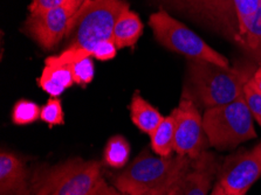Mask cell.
I'll return each mask as SVG.
<instances>
[{"label":"cell","mask_w":261,"mask_h":195,"mask_svg":"<svg viewBox=\"0 0 261 195\" xmlns=\"http://www.w3.org/2000/svg\"><path fill=\"white\" fill-rule=\"evenodd\" d=\"M256 70L253 63L221 67L207 61L189 60L181 97L198 107L210 109L236 101L244 95V87Z\"/></svg>","instance_id":"1"},{"label":"cell","mask_w":261,"mask_h":195,"mask_svg":"<svg viewBox=\"0 0 261 195\" xmlns=\"http://www.w3.org/2000/svg\"><path fill=\"white\" fill-rule=\"evenodd\" d=\"M185 156L155 157L143 151L114 178V187L126 195H168L173 184L191 166Z\"/></svg>","instance_id":"2"},{"label":"cell","mask_w":261,"mask_h":195,"mask_svg":"<svg viewBox=\"0 0 261 195\" xmlns=\"http://www.w3.org/2000/svg\"><path fill=\"white\" fill-rule=\"evenodd\" d=\"M102 178L101 164L75 158L54 166H40L31 178L33 195H92Z\"/></svg>","instance_id":"3"},{"label":"cell","mask_w":261,"mask_h":195,"mask_svg":"<svg viewBox=\"0 0 261 195\" xmlns=\"http://www.w3.org/2000/svg\"><path fill=\"white\" fill-rule=\"evenodd\" d=\"M128 10L125 0H87L70 23L68 48L85 49L92 54L96 43L113 40L117 20Z\"/></svg>","instance_id":"4"},{"label":"cell","mask_w":261,"mask_h":195,"mask_svg":"<svg viewBox=\"0 0 261 195\" xmlns=\"http://www.w3.org/2000/svg\"><path fill=\"white\" fill-rule=\"evenodd\" d=\"M253 119L244 95L227 104L206 109L203 126L210 146L228 151L256 138Z\"/></svg>","instance_id":"5"},{"label":"cell","mask_w":261,"mask_h":195,"mask_svg":"<svg viewBox=\"0 0 261 195\" xmlns=\"http://www.w3.org/2000/svg\"><path fill=\"white\" fill-rule=\"evenodd\" d=\"M149 26L157 41L165 48L184 55L191 61H207L221 67H230L227 58L213 49L195 32L165 11L161 10L150 15Z\"/></svg>","instance_id":"6"},{"label":"cell","mask_w":261,"mask_h":195,"mask_svg":"<svg viewBox=\"0 0 261 195\" xmlns=\"http://www.w3.org/2000/svg\"><path fill=\"white\" fill-rule=\"evenodd\" d=\"M217 184L231 195H246L261 177V142L227 156L219 165Z\"/></svg>","instance_id":"7"},{"label":"cell","mask_w":261,"mask_h":195,"mask_svg":"<svg viewBox=\"0 0 261 195\" xmlns=\"http://www.w3.org/2000/svg\"><path fill=\"white\" fill-rule=\"evenodd\" d=\"M172 113L176 117L175 152L195 160L210 146L199 107L191 99L181 97Z\"/></svg>","instance_id":"8"},{"label":"cell","mask_w":261,"mask_h":195,"mask_svg":"<svg viewBox=\"0 0 261 195\" xmlns=\"http://www.w3.org/2000/svg\"><path fill=\"white\" fill-rule=\"evenodd\" d=\"M193 18L238 43L239 26L233 0H172Z\"/></svg>","instance_id":"9"},{"label":"cell","mask_w":261,"mask_h":195,"mask_svg":"<svg viewBox=\"0 0 261 195\" xmlns=\"http://www.w3.org/2000/svg\"><path fill=\"white\" fill-rule=\"evenodd\" d=\"M76 11L69 5L58 7L45 13L30 14L23 23V32L43 49L49 50L68 35Z\"/></svg>","instance_id":"10"},{"label":"cell","mask_w":261,"mask_h":195,"mask_svg":"<svg viewBox=\"0 0 261 195\" xmlns=\"http://www.w3.org/2000/svg\"><path fill=\"white\" fill-rule=\"evenodd\" d=\"M219 162L212 152L205 151L173 184L168 195H208L218 174Z\"/></svg>","instance_id":"11"},{"label":"cell","mask_w":261,"mask_h":195,"mask_svg":"<svg viewBox=\"0 0 261 195\" xmlns=\"http://www.w3.org/2000/svg\"><path fill=\"white\" fill-rule=\"evenodd\" d=\"M0 195H33L25 161L4 150L0 153Z\"/></svg>","instance_id":"12"},{"label":"cell","mask_w":261,"mask_h":195,"mask_svg":"<svg viewBox=\"0 0 261 195\" xmlns=\"http://www.w3.org/2000/svg\"><path fill=\"white\" fill-rule=\"evenodd\" d=\"M130 116L132 121L142 132L151 134L156 127L163 121L160 111L155 109L150 103L141 96L140 93H135L130 103Z\"/></svg>","instance_id":"13"},{"label":"cell","mask_w":261,"mask_h":195,"mask_svg":"<svg viewBox=\"0 0 261 195\" xmlns=\"http://www.w3.org/2000/svg\"><path fill=\"white\" fill-rule=\"evenodd\" d=\"M74 77L69 67L45 66L38 86L50 97H59L74 85Z\"/></svg>","instance_id":"14"},{"label":"cell","mask_w":261,"mask_h":195,"mask_svg":"<svg viewBox=\"0 0 261 195\" xmlns=\"http://www.w3.org/2000/svg\"><path fill=\"white\" fill-rule=\"evenodd\" d=\"M142 33H143V23L140 17L128 10L117 20L114 29L113 40L117 48L132 47L138 41Z\"/></svg>","instance_id":"15"},{"label":"cell","mask_w":261,"mask_h":195,"mask_svg":"<svg viewBox=\"0 0 261 195\" xmlns=\"http://www.w3.org/2000/svg\"><path fill=\"white\" fill-rule=\"evenodd\" d=\"M175 132L176 117L172 113L168 117H164L156 130L150 134L153 152L161 157H171L175 151Z\"/></svg>","instance_id":"16"},{"label":"cell","mask_w":261,"mask_h":195,"mask_svg":"<svg viewBox=\"0 0 261 195\" xmlns=\"http://www.w3.org/2000/svg\"><path fill=\"white\" fill-rule=\"evenodd\" d=\"M238 45L261 66V6L241 31Z\"/></svg>","instance_id":"17"},{"label":"cell","mask_w":261,"mask_h":195,"mask_svg":"<svg viewBox=\"0 0 261 195\" xmlns=\"http://www.w3.org/2000/svg\"><path fill=\"white\" fill-rule=\"evenodd\" d=\"M129 157L130 145L124 137L115 136L109 139L103 154V160L107 166L113 169H122L128 164Z\"/></svg>","instance_id":"18"},{"label":"cell","mask_w":261,"mask_h":195,"mask_svg":"<svg viewBox=\"0 0 261 195\" xmlns=\"http://www.w3.org/2000/svg\"><path fill=\"white\" fill-rule=\"evenodd\" d=\"M41 109L37 103L29 99H20L12 110V122L15 125H29L40 118Z\"/></svg>","instance_id":"19"},{"label":"cell","mask_w":261,"mask_h":195,"mask_svg":"<svg viewBox=\"0 0 261 195\" xmlns=\"http://www.w3.org/2000/svg\"><path fill=\"white\" fill-rule=\"evenodd\" d=\"M40 119L49 127L65 124V114H63L61 99L52 97L41 107Z\"/></svg>","instance_id":"20"},{"label":"cell","mask_w":261,"mask_h":195,"mask_svg":"<svg viewBox=\"0 0 261 195\" xmlns=\"http://www.w3.org/2000/svg\"><path fill=\"white\" fill-rule=\"evenodd\" d=\"M92 57L89 51L77 48H67L59 55H53L45 60V66L52 67H69L80 60Z\"/></svg>","instance_id":"21"},{"label":"cell","mask_w":261,"mask_h":195,"mask_svg":"<svg viewBox=\"0 0 261 195\" xmlns=\"http://www.w3.org/2000/svg\"><path fill=\"white\" fill-rule=\"evenodd\" d=\"M72 70L75 85L86 87L94 78V61L93 57H88L80 60L69 66Z\"/></svg>","instance_id":"22"},{"label":"cell","mask_w":261,"mask_h":195,"mask_svg":"<svg viewBox=\"0 0 261 195\" xmlns=\"http://www.w3.org/2000/svg\"><path fill=\"white\" fill-rule=\"evenodd\" d=\"M237 19H238L239 31L250 21L261 6V0H233Z\"/></svg>","instance_id":"23"},{"label":"cell","mask_w":261,"mask_h":195,"mask_svg":"<svg viewBox=\"0 0 261 195\" xmlns=\"http://www.w3.org/2000/svg\"><path fill=\"white\" fill-rule=\"evenodd\" d=\"M244 98L253 118L261 126V93L252 82V78L244 87Z\"/></svg>","instance_id":"24"},{"label":"cell","mask_w":261,"mask_h":195,"mask_svg":"<svg viewBox=\"0 0 261 195\" xmlns=\"http://www.w3.org/2000/svg\"><path fill=\"white\" fill-rule=\"evenodd\" d=\"M117 47L114 40H105L96 43L92 50V55L94 59L100 60V61H109L115 58L117 53Z\"/></svg>","instance_id":"25"},{"label":"cell","mask_w":261,"mask_h":195,"mask_svg":"<svg viewBox=\"0 0 261 195\" xmlns=\"http://www.w3.org/2000/svg\"><path fill=\"white\" fill-rule=\"evenodd\" d=\"M65 5H69V0H32L29 10L31 14H38Z\"/></svg>","instance_id":"26"},{"label":"cell","mask_w":261,"mask_h":195,"mask_svg":"<svg viewBox=\"0 0 261 195\" xmlns=\"http://www.w3.org/2000/svg\"><path fill=\"white\" fill-rule=\"evenodd\" d=\"M92 195H126V194L120 192V190L116 189L115 187L109 186L106 182L105 179L101 178L100 180H98L96 187H95Z\"/></svg>","instance_id":"27"},{"label":"cell","mask_w":261,"mask_h":195,"mask_svg":"<svg viewBox=\"0 0 261 195\" xmlns=\"http://www.w3.org/2000/svg\"><path fill=\"white\" fill-rule=\"evenodd\" d=\"M252 82L254 83V86L258 88V90L261 93V66H259V68H256L252 76Z\"/></svg>","instance_id":"28"},{"label":"cell","mask_w":261,"mask_h":195,"mask_svg":"<svg viewBox=\"0 0 261 195\" xmlns=\"http://www.w3.org/2000/svg\"><path fill=\"white\" fill-rule=\"evenodd\" d=\"M210 195H231V194H228V193L225 192V190L221 188V187L216 182V185L213 186L212 192H211V194H210Z\"/></svg>","instance_id":"29"},{"label":"cell","mask_w":261,"mask_h":195,"mask_svg":"<svg viewBox=\"0 0 261 195\" xmlns=\"http://www.w3.org/2000/svg\"><path fill=\"white\" fill-rule=\"evenodd\" d=\"M86 2L87 0H69V6H72L73 9L77 12Z\"/></svg>","instance_id":"30"}]
</instances>
